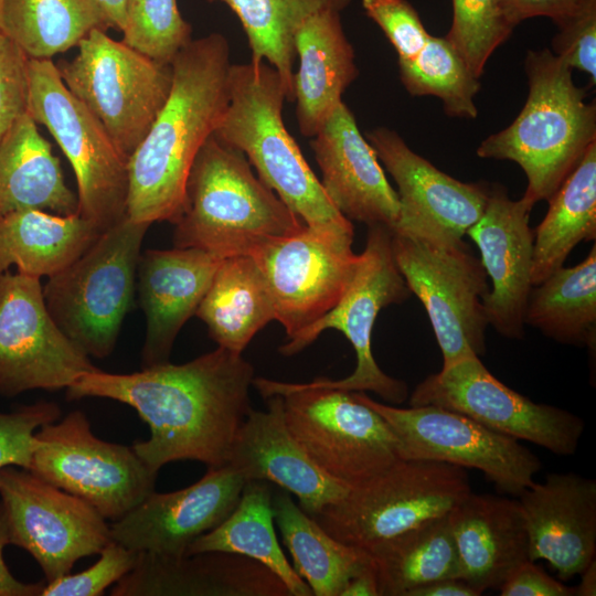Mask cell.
I'll return each instance as SVG.
<instances>
[{"label":"cell","mask_w":596,"mask_h":596,"mask_svg":"<svg viewBox=\"0 0 596 596\" xmlns=\"http://www.w3.org/2000/svg\"><path fill=\"white\" fill-rule=\"evenodd\" d=\"M108 29L95 0H0V31L29 58L52 60Z\"/></svg>","instance_id":"obj_37"},{"label":"cell","mask_w":596,"mask_h":596,"mask_svg":"<svg viewBox=\"0 0 596 596\" xmlns=\"http://www.w3.org/2000/svg\"><path fill=\"white\" fill-rule=\"evenodd\" d=\"M246 480L230 465L207 468L196 482L172 492L152 491L109 525L111 540L162 556L185 555L200 535L236 507Z\"/></svg>","instance_id":"obj_20"},{"label":"cell","mask_w":596,"mask_h":596,"mask_svg":"<svg viewBox=\"0 0 596 596\" xmlns=\"http://www.w3.org/2000/svg\"><path fill=\"white\" fill-rule=\"evenodd\" d=\"M227 6L238 18L254 62L266 61L280 75L294 102V39L300 24L326 8L343 10L351 0H207Z\"/></svg>","instance_id":"obj_38"},{"label":"cell","mask_w":596,"mask_h":596,"mask_svg":"<svg viewBox=\"0 0 596 596\" xmlns=\"http://www.w3.org/2000/svg\"><path fill=\"white\" fill-rule=\"evenodd\" d=\"M195 316L217 343L243 352L254 336L275 320V307L265 279L249 255L224 258Z\"/></svg>","instance_id":"obj_31"},{"label":"cell","mask_w":596,"mask_h":596,"mask_svg":"<svg viewBox=\"0 0 596 596\" xmlns=\"http://www.w3.org/2000/svg\"><path fill=\"white\" fill-rule=\"evenodd\" d=\"M581 584L575 587L576 595L594 596L596 594V562L595 560L579 574Z\"/></svg>","instance_id":"obj_53"},{"label":"cell","mask_w":596,"mask_h":596,"mask_svg":"<svg viewBox=\"0 0 596 596\" xmlns=\"http://www.w3.org/2000/svg\"><path fill=\"white\" fill-rule=\"evenodd\" d=\"M139 552L110 540L88 568L45 583L41 596H100L135 565Z\"/></svg>","instance_id":"obj_43"},{"label":"cell","mask_w":596,"mask_h":596,"mask_svg":"<svg viewBox=\"0 0 596 596\" xmlns=\"http://www.w3.org/2000/svg\"><path fill=\"white\" fill-rule=\"evenodd\" d=\"M396 266L423 304L446 369L486 353L487 274L464 242L439 245L392 232Z\"/></svg>","instance_id":"obj_13"},{"label":"cell","mask_w":596,"mask_h":596,"mask_svg":"<svg viewBox=\"0 0 596 596\" xmlns=\"http://www.w3.org/2000/svg\"><path fill=\"white\" fill-rule=\"evenodd\" d=\"M310 146L321 171L320 183L336 209L349 221L393 230L400 213L397 192L343 102Z\"/></svg>","instance_id":"obj_23"},{"label":"cell","mask_w":596,"mask_h":596,"mask_svg":"<svg viewBox=\"0 0 596 596\" xmlns=\"http://www.w3.org/2000/svg\"><path fill=\"white\" fill-rule=\"evenodd\" d=\"M223 259L192 247L140 254L138 291L146 318L142 368L169 362L179 331L195 315Z\"/></svg>","instance_id":"obj_25"},{"label":"cell","mask_w":596,"mask_h":596,"mask_svg":"<svg viewBox=\"0 0 596 596\" xmlns=\"http://www.w3.org/2000/svg\"><path fill=\"white\" fill-rule=\"evenodd\" d=\"M173 225L174 247L226 258L248 255L259 244L296 234L306 224L253 173L240 150L213 132L193 160Z\"/></svg>","instance_id":"obj_5"},{"label":"cell","mask_w":596,"mask_h":596,"mask_svg":"<svg viewBox=\"0 0 596 596\" xmlns=\"http://www.w3.org/2000/svg\"><path fill=\"white\" fill-rule=\"evenodd\" d=\"M448 520L459 555L460 578L479 595L499 589L510 573L530 561L519 500L470 492L448 512Z\"/></svg>","instance_id":"obj_27"},{"label":"cell","mask_w":596,"mask_h":596,"mask_svg":"<svg viewBox=\"0 0 596 596\" xmlns=\"http://www.w3.org/2000/svg\"><path fill=\"white\" fill-rule=\"evenodd\" d=\"M547 202L546 215L534 231L533 286L561 268L578 243L596 237V142Z\"/></svg>","instance_id":"obj_34"},{"label":"cell","mask_w":596,"mask_h":596,"mask_svg":"<svg viewBox=\"0 0 596 596\" xmlns=\"http://www.w3.org/2000/svg\"><path fill=\"white\" fill-rule=\"evenodd\" d=\"M272 503L292 567L312 595L340 596L349 579L371 562L366 551L344 544L324 531L294 502L289 492L277 493Z\"/></svg>","instance_id":"obj_33"},{"label":"cell","mask_w":596,"mask_h":596,"mask_svg":"<svg viewBox=\"0 0 596 596\" xmlns=\"http://www.w3.org/2000/svg\"><path fill=\"white\" fill-rule=\"evenodd\" d=\"M529 94L517 118L477 148L485 159L510 160L524 171L521 198L531 207L549 201L596 142V105L576 86L572 68L549 49L528 51Z\"/></svg>","instance_id":"obj_4"},{"label":"cell","mask_w":596,"mask_h":596,"mask_svg":"<svg viewBox=\"0 0 596 596\" xmlns=\"http://www.w3.org/2000/svg\"><path fill=\"white\" fill-rule=\"evenodd\" d=\"M264 398L283 397L286 426L327 476L359 487L398 461L397 439L387 422L352 392L254 377Z\"/></svg>","instance_id":"obj_6"},{"label":"cell","mask_w":596,"mask_h":596,"mask_svg":"<svg viewBox=\"0 0 596 596\" xmlns=\"http://www.w3.org/2000/svg\"><path fill=\"white\" fill-rule=\"evenodd\" d=\"M353 396L377 412L392 428L401 459L430 460L476 469L498 489L520 496L534 483L542 464L518 439L439 406L406 408L380 403L363 392Z\"/></svg>","instance_id":"obj_14"},{"label":"cell","mask_w":596,"mask_h":596,"mask_svg":"<svg viewBox=\"0 0 596 596\" xmlns=\"http://www.w3.org/2000/svg\"><path fill=\"white\" fill-rule=\"evenodd\" d=\"M103 232L78 213L28 209L0 219V272L52 277L76 260Z\"/></svg>","instance_id":"obj_30"},{"label":"cell","mask_w":596,"mask_h":596,"mask_svg":"<svg viewBox=\"0 0 596 596\" xmlns=\"http://www.w3.org/2000/svg\"><path fill=\"white\" fill-rule=\"evenodd\" d=\"M228 104L214 135L240 150L257 177L313 230L354 234L331 203L283 119L287 89L266 61L231 64Z\"/></svg>","instance_id":"obj_3"},{"label":"cell","mask_w":596,"mask_h":596,"mask_svg":"<svg viewBox=\"0 0 596 596\" xmlns=\"http://www.w3.org/2000/svg\"><path fill=\"white\" fill-rule=\"evenodd\" d=\"M524 323L560 343L596 345V246L573 267L562 266L532 287Z\"/></svg>","instance_id":"obj_36"},{"label":"cell","mask_w":596,"mask_h":596,"mask_svg":"<svg viewBox=\"0 0 596 596\" xmlns=\"http://www.w3.org/2000/svg\"><path fill=\"white\" fill-rule=\"evenodd\" d=\"M501 596H573L576 588L547 575L533 561L520 564L499 587Z\"/></svg>","instance_id":"obj_47"},{"label":"cell","mask_w":596,"mask_h":596,"mask_svg":"<svg viewBox=\"0 0 596 596\" xmlns=\"http://www.w3.org/2000/svg\"><path fill=\"white\" fill-rule=\"evenodd\" d=\"M97 370L50 316L40 278L0 272V396L67 389Z\"/></svg>","instance_id":"obj_17"},{"label":"cell","mask_w":596,"mask_h":596,"mask_svg":"<svg viewBox=\"0 0 596 596\" xmlns=\"http://www.w3.org/2000/svg\"><path fill=\"white\" fill-rule=\"evenodd\" d=\"M530 561L545 560L562 581L579 575L596 555V481L550 473L520 493Z\"/></svg>","instance_id":"obj_22"},{"label":"cell","mask_w":596,"mask_h":596,"mask_svg":"<svg viewBox=\"0 0 596 596\" xmlns=\"http://www.w3.org/2000/svg\"><path fill=\"white\" fill-rule=\"evenodd\" d=\"M531 210L522 199L511 200L503 185L490 184L485 211L467 231L491 280L483 299L488 324L509 339L524 336V315L533 287Z\"/></svg>","instance_id":"obj_21"},{"label":"cell","mask_w":596,"mask_h":596,"mask_svg":"<svg viewBox=\"0 0 596 596\" xmlns=\"http://www.w3.org/2000/svg\"><path fill=\"white\" fill-rule=\"evenodd\" d=\"M470 492L465 468L400 459L379 476L349 489L313 519L338 541L369 552L423 522L447 514Z\"/></svg>","instance_id":"obj_9"},{"label":"cell","mask_w":596,"mask_h":596,"mask_svg":"<svg viewBox=\"0 0 596 596\" xmlns=\"http://www.w3.org/2000/svg\"><path fill=\"white\" fill-rule=\"evenodd\" d=\"M70 61L55 63L67 89L129 159L164 106L171 64L161 63L95 29Z\"/></svg>","instance_id":"obj_8"},{"label":"cell","mask_w":596,"mask_h":596,"mask_svg":"<svg viewBox=\"0 0 596 596\" xmlns=\"http://www.w3.org/2000/svg\"><path fill=\"white\" fill-rule=\"evenodd\" d=\"M366 140L397 184L393 233L439 245H459L482 215L490 184L462 182L414 152L401 136L377 127Z\"/></svg>","instance_id":"obj_19"},{"label":"cell","mask_w":596,"mask_h":596,"mask_svg":"<svg viewBox=\"0 0 596 596\" xmlns=\"http://www.w3.org/2000/svg\"><path fill=\"white\" fill-rule=\"evenodd\" d=\"M340 12L336 8L317 11L295 34L299 66L294 74V102L299 130L308 138L320 130L358 76L354 51L344 33Z\"/></svg>","instance_id":"obj_28"},{"label":"cell","mask_w":596,"mask_h":596,"mask_svg":"<svg viewBox=\"0 0 596 596\" xmlns=\"http://www.w3.org/2000/svg\"><path fill=\"white\" fill-rule=\"evenodd\" d=\"M362 8L384 32L398 60L414 57L430 35L407 0H362Z\"/></svg>","instance_id":"obj_44"},{"label":"cell","mask_w":596,"mask_h":596,"mask_svg":"<svg viewBox=\"0 0 596 596\" xmlns=\"http://www.w3.org/2000/svg\"><path fill=\"white\" fill-rule=\"evenodd\" d=\"M168 99L128 159L126 215L132 221L174 223L187 178L204 141L228 104V40L213 32L192 39L171 61Z\"/></svg>","instance_id":"obj_2"},{"label":"cell","mask_w":596,"mask_h":596,"mask_svg":"<svg viewBox=\"0 0 596 596\" xmlns=\"http://www.w3.org/2000/svg\"><path fill=\"white\" fill-rule=\"evenodd\" d=\"M123 41L161 63L170 64L192 40V26L177 0H129Z\"/></svg>","instance_id":"obj_41"},{"label":"cell","mask_w":596,"mask_h":596,"mask_svg":"<svg viewBox=\"0 0 596 596\" xmlns=\"http://www.w3.org/2000/svg\"><path fill=\"white\" fill-rule=\"evenodd\" d=\"M406 596H479V594L461 578H443L418 586Z\"/></svg>","instance_id":"obj_50"},{"label":"cell","mask_w":596,"mask_h":596,"mask_svg":"<svg viewBox=\"0 0 596 596\" xmlns=\"http://www.w3.org/2000/svg\"><path fill=\"white\" fill-rule=\"evenodd\" d=\"M340 596H380L372 560L363 570L349 579Z\"/></svg>","instance_id":"obj_51"},{"label":"cell","mask_w":596,"mask_h":596,"mask_svg":"<svg viewBox=\"0 0 596 596\" xmlns=\"http://www.w3.org/2000/svg\"><path fill=\"white\" fill-rule=\"evenodd\" d=\"M422 405L461 413L494 432L561 456L576 453L585 428L575 414L535 403L501 383L477 355L423 380L409 397V406Z\"/></svg>","instance_id":"obj_15"},{"label":"cell","mask_w":596,"mask_h":596,"mask_svg":"<svg viewBox=\"0 0 596 596\" xmlns=\"http://www.w3.org/2000/svg\"><path fill=\"white\" fill-rule=\"evenodd\" d=\"M400 78L413 96H435L443 102L448 116L475 119L473 103L480 89L467 64L449 41L429 35L423 49L412 58L398 60Z\"/></svg>","instance_id":"obj_39"},{"label":"cell","mask_w":596,"mask_h":596,"mask_svg":"<svg viewBox=\"0 0 596 596\" xmlns=\"http://www.w3.org/2000/svg\"><path fill=\"white\" fill-rule=\"evenodd\" d=\"M60 416V406L47 401L21 405L9 413L0 412V469L14 466L29 470L38 445L36 430Z\"/></svg>","instance_id":"obj_42"},{"label":"cell","mask_w":596,"mask_h":596,"mask_svg":"<svg viewBox=\"0 0 596 596\" xmlns=\"http://www.w3.org/2000/svg\"><path fill=\"white\" fill-rule=\"evenodd\" d=\"M266 411L251 409L235 436L227 465L246 481L274 482L297 497L315 517L343 498L349 488L322 472L289 433L283 397L273 395Z\"/></svg>","instance_id":"obj_24"},{"label":"cell","mask_w":596,"mask_h":596,"mask_svg":"<svg viewBox=\"0 0 596 596\" xmlns=\"http://www.w3.org/2000/svg\"><path fill=\"white\" fill-rule=\"evenodd\" d=\"M29 471L116 521L155 491L157 471L132 446L94 435L82 411L41 426Z\"/></svg>","instance_id":"obj_12"},{"label":"cell","mask_w":596,"mask_h":596,"mask_svg":"<svg viewBox=\"0 0 596 596\" xmlns=\"http://www.w3.org/2000/svg\"><path fill=\"white\" fill-rule=\"evenodd\" d=\"M36 209L77 213V195L65 183L60 159L25 113L0 140V219Z\"/></svg>","instance_id":"obj_29"},{"label":"cell","mask_w":596,"mask_h":596,"mask_svg":"<svg viewBox=\"0 0 596 596\" xmlns=\"http://www.w3.org/2000/svg\"><path fill=\"white\" fill-rule=\"evenodd\" d=\"M9 544H11L9 525L0 501V596H41L45 585L43 582L24 583L9 571L3 558V550Z\"/></svg>","instance_id":"obj_49"},{"label":"cell","mask_w":596,"mask_h":596,"mask_svg":"<svg viewBox=\"0 0 596 596\" xmlns=\"http://www.w3.org/2000/svg\"><path fill=\"white\" fill-rule=\"evenodd\" d=\"M28 113L53 136L77 182V213L106 231L125 219L128 160L64 85L52 60H29Z\"/></svg>","instance_id":"obj_10"},{"label":"cell","mask_w":596,"mask_h":596,"mask_svg":"<svg viewBox=\"0 0 596 596\" xmlns=\"http://www.w3.org/2000/svg\"><path fill=\"white\" fill-rule=\"evenodd\" d=\"M110 595L290 596L264 564L219 551L182 556L139 552L136 565L110 588Z\"/></svg>","instance_id":"obj_26"},{"label":"cell","mask_w":596,"mask_h":596,"mask_svg":"<svg viewBox=\"0 0 596 596\" xmlns=\"http://www.w3.org/2000/svg\"><path fill=\"white\" fill-rule=\"evenodd\" d=\"M392 251V230L383 225L369 226L364 251L353 277L337 305L312 324L299 331L279 348L284 355L299 353L322 331L342 332L353 347L356 366L341 380L316 379L311 385L348 392L371 391L391 404H402L408 396L405 382L385 374L372 353V330L379 312L401 304L411 296Z\"/></svg>","instance_id":"obj_11"},{"label":"cell","mask_w":596,"mask_h":596,"mask_svg":"<svg viewBox=\"0 0 596 596\" xmlns=\"http://www.w3.org/2000/svg\"><path fill=\"white\" fill-rule=\"evenodd\" d=\"M0 501L11 544L38 562L46 583L70 574L78 560L99 554L111 540L95 508L26 469H0Z\"/></svg>","instance_id":"obj_16"},{"label":"cell","mask_w":596,"mask_h":596,"mask_svg":"<svg viewBox=\"0 0 596 596\" xmlns=\"http://www.w3.org/2000/svg\"><path fill=\"white\" fill-rule=\"evenodd\" d=\"M29 57L0 31V140L28 113Z\"/></svg>","instance_id":"obj_45"},{"label":"cell","mask_w":596,"mask_h":596,"mask_svg":"<svg viewBox=\"0 0 596 596\" xmlns=\"http://www.w3.org/2000/svg\"><path fill=\"white\" fill-rule=\"evenodd\" d=\"M100 9L106 24L111 29L124 32L127 23L129 0H95Z\"/></svg>","instance_id":"obj_52"},{"label":"cell","mask_w":596,"mask_h":596,"mask_svg":"<svg viewBox=\"0 0 596 596\" xmlns=\"http://www.w3.org/2000/svg\"><path fill=\"white\" fill-rule=\"evenodd\" d=\"M254 368L222 347L183 364L170 362L128 374L100 369L66 389L68 400L100 397L132 407L150 437L134 450L153 471L166 464L195 460L207 468L227 465L242 423L252 409Z\"/></svg>","instance_id":"obj_1"},{"label":"cell","mask_w":596,"mask_h":596,"mask_svg":"<svg viewBox=\"0 0 596 596\" xmlns=\"http://www.w3.org/2000/svg\"><path fill=\"white\" fill-rule=\"evenodd\" d=\"M368 553L380 596H406L418 586L461 577L448 513L384 541Z\"/></svg>","instance_id":"obj_35"},{"label":"cell","mask_w":596,"mask_h":596,"mask_svg":"<svg viewBox=\"0 0 596 596\" xmlns=\"http://www.w3.org/2000/svg\"><path fill=\"white\" fill-rule=\"evenodd\" d=\"M453 21L445 38L479 78L491 54L508 40L513 26L501 0H451Z\"/></svg>","instance_id":"obj_40"},{"label":"cell","mask_w":596,"mask_h":596,"mask_svg":"<svg viewBox=\"0 0 596 596\" xmlns=\"http://www.w3.org/2000/svg\"><path fill=\"white\" fill-rule=\"evenodd\" d=\"M354 234L305 225L296 234L268 240L248 255L258 266L287 339L331 310L355 272Z\"/></svg>","instance_id":"obj_18"},{"label":"cell","mask_w":596,"mask_h":596,"mask_svg":"<svg viewBox=\"0 0 596 596\" xmlns=\"http://www.w3.org/2000/svg\"><path fill=\"white\" fill-rule=\"evenodd\" d=\"M552 40L554 54L572 70L588 74L596 83V3L556 24Z\"/></svg>","instance_id":"obj_46"},{"label":"cell","mask_w":596,"mask_h":596,"mask_svg":"<svg viewBox=\"0 0 596 596\" xmlns=\"http://www.w3.org/2000/svg\"><path fill=\"white\" fill-rule=\"evenodd\" d=\"M272 501L267 481H246L234 510L217 526L195 539L185 555L210 551L238 554L273 571L290 596H312L310 587L289 564L280 547Z\"/></svg>","instance_id":"obj_32"},{"label":"cell","mask_w":596,"mask_h":596,"mask_svg":"<svg viewBox=\"0 0 596 596\" xmlns=\"http://www.w3.org/2000/svg\"><path fill=\"white\" fill-rule=\"evenodd\" d=\"M505 17L515 28L522 21L534 17L550 18L554 24L574 17L596 0H501Z\"/></svg>","instance_id":"obj_48"},{"label":"cell","mask_w":596,"mask_h":596,"mask_svg":"<svg viewBox=\"0 0 596 596\" xmlns=\"http://www.w3.org/2000/svg\"><path fill=\"white\" fill-rule=\"evenodd\" d=\"M150 224L123 219L43 287L46 309L85 354L108 356L129 311L141 244Z\"/></svg>","instance_id":"obj_7"}]
</instances>
